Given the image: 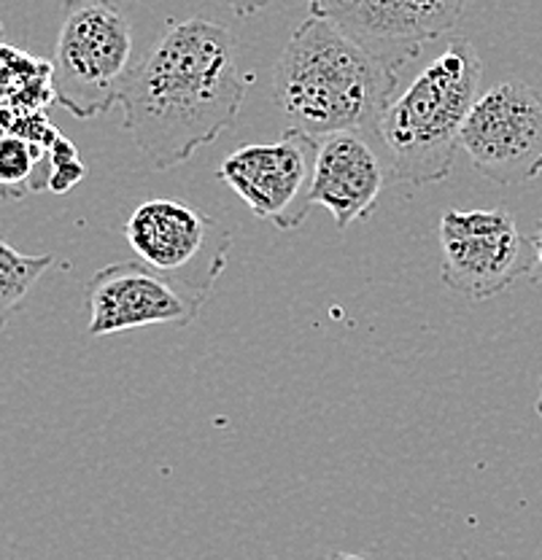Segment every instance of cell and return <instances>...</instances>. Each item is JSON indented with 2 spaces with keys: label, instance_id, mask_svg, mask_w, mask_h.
<instances>
[{
  "label": "cell",
  "instance_id": "cell-1",
  "mask_svg": "<svg viewBox=\"0 0 542 560\" xmlns=\"http://www.w3.org/2000/svg\"><path fill=\"white\" fill-rule=\"evenodd\" d=\"M252 81L227 27L203 16L171 22L122 84V130L151 167L171 171L235 121Z\"/></svg>",
  "mask_w": 542,
  "mask_h": 560
},
{
  "label": "cell",
  "instance_id": "cell-2",
  "mask_svg": "<svg viewBox=\"0 0 542 560\" xmlns=\"http://www.w3.org/2000/svg\"><path fill=\"white\" fill-rule=\"evenodd\" d=\"M394 92L397 70L316 14L295 27L276 68V101L289 130L313 140L348 130L376 136Z\"/></svg>",
  "mask_w": 542,
  "mask_h": 560
},
{
  "label": "cell",
  "instance_id": "cell-3",
  "mask_svg": "<svg viewBox=\"0 0 542 560\" xmlns=\"http://www.w3.org/2000/svg\"><path fill=\"white\" fill-rule=\"evenodd\" d=\"M483 62L470 40L457 38L405 92L392 97L378 121V143L397 184L427 186L451 173L459 132L481 95Z\"/></svg>",
  "mask_w": 542,
  "mask_h": 560
},
{
  "label": "cell",
  "instance_id": "cell-4",
  "mask_svg": "<svg viewBox=\"0 0 542 560\" xmlns=\"http://www.w3.org/2000/svg\"><path fill=\"white\" fill-rule=\"evenodd\" d=\"M49 62L55 103L76 119L108 114L132 70L130 22L114 0H66Z\"/></svg>",
  "mask_w": 542,
  "mask_h": 560
},
{
  "label": "cell",
  "instance_id": "cell-5",
  "mask_svg": "<svg viewBox=\"0 0 542 560\" xmlns=\"http://www.w3.org/2000/svg\"><path fill=\"white\" fill-rule=\"evenodd\" d=\"M532 241L505 208L457 210L440 219V278L453 294L486 302L532 270Z\"/></svg>",
  "mask_w": 542,
  "mask_h": 560
},
{
  "label": "cell",
  "instance_id": "cell-6",
  "mask_svg": "<svg viewBox=\"0 0 542 560\" xmlns=\"http://www.w3.org/2000/svg\"><path fill=\"white\" fill-rule=\"evenodd\" d=\"M125 237L138 261L208 300L227 267L232 237L211 215L176 200H149L132 210Z\"/></svg>",
  "mask_w": 542,
  "mask_h": 560
},
{
  "label": "cell",
  "instance_id": "cell-7",
  "mask_svg": "<svg viewBox=\"0 0 542 560\" xmlns=\"http://www.w3.org/2000/svg\"><path fill=\"white\" fill-rule=\"evenodd\" d=\"M475 171L499 186H521L542 173V92L503 81L477 95L459 132Z\"/></svg>",
  "mask_w": 542,
  "mask_h": 560
},
{
  "label": "cell",
  "instance_id": "cell-8",
  "mask_svg": "<svg viewBox=\"0 0 542 560\" xmlns=\"http://www.w3.org/2000/svg\"><path fill=\"white\" fill-rule=\"evenodd\" d=\"M319 140L287 130L276 143H252L232 151L219 165V180L249 210L278 230H297L311 213L313 165Z\"/></svg>",
  "mask_w": 542,
  "mask_h": 560
},
{
  "label": "cell",
  "instance_id": "cell-9",
  "mask_svg": "<svg viewBox=\"0 0 542 560\" xmlns=\"http://www.w3.org/2000/svg\"><path fill=\"white\" fill-rule=\"evenodd\" d=\"M468 3L470 0H308V9L400 73L429 40L459 25Z\"/></svg>",
  "mask_w": 542,
  "mask_h": 560
},
{
  "label": "cell",
  "instance_id": "cell-10",
  "mask_svg": "<svg viewBox=\"0 0 542 560\" xmlns=\"http://www.w3.org/2000/svg\"><path fill=\"white\" fill-rule=\"evenodd\" d=\"M84 302L90 311V337H106L141 326H189L206 300L143 261H116L87 280Z\"/></svg>",
  "mask_w": 542,
  "mask_h": 560
},
{
  "label": "cell",
  "instance_id": "cell-11",
  "mask_svg": "<svg viewBox=\"0 0 542 560\" xmlns=\"http://www.w3.org/2000/svg\"><path fill=\"white\" fill-rule=\"evenodd\" d=\"M389 180L387 156L372 132L348 130L319 140L311 202L330 210L337 230L370 219Z\"/></svg>",
  "mask_w": 542,
  "mask_h": 560
},
{
  "label": "cell",
  "instance_id": "cell-12",
  "mask_svg": "<svg viewBox=\"0 0 542 560\" xmlns=\"http://www.w3.org/2000/svg\"><path fill=\"white\" fill-rule=\"evenodd\" d=\"M51 103V62L9 44L0 25V110H46Z\"/></svg>",
  "mask_w": 542,
  "mask_h": 560
},
{
  "label": "cell",
  "instance_id": "cell-13",
  "mask_svg": "<svg viewBox=\"0 0 542 560\" xmlns=\"http://www.w3.org/2000/svg\"><path fill=\"white\" fill-rule=\"evenodd\" d=\"M51 151L0 130V200H25L46 191Z\"/></svg>",
  "mask_w": 542,
  "mask_h": 560
},
{
  "label": "cell",
  "instance_id": "cell-14",
  "mask_svg": "<svg viewBox=\"0 0 542 560\" xmlns=\"http://www.w3.org/2000/svg\"><path fill=\"white\" fill-rule=\"evenodd\" d=\"M55 256H31L16 250L14 245L0 235V331L11 320V315L25 305L31 291L44 278L46 270L55 267Z\"/></svg>",
  "mask_w": 542,
  "mask_h": 560
},
{
  "label": "cell",
  "instance_id": "cell-15",
  "mask_svg": "<svg viewBox=\"0 0 542 560\" xmlns=\"http://www.w3.org/2000/svg\"><path fill=\"white\" fill-rule=\"evenodd\" d=\"M51 171H49V184L46 189L55 191V195H68L73 186H79L87 175V165L81 162L79 149L68 138L57 140L55 149H51Z\"/></svg>",
  "mask_w": 542,
  "mask_h": 560
},
{
  "label": "cell",
  "instance_id": "cell-16",
  "mask_svg": "<svg viewBox=\"0 0 542 560\" xmlns=\"http://www.w3.org/2000/svg\"><path fill=\"white\" fill-rule=\"evenodd\" d=\"M529 241H532L534 259H532V270H529L527 278L532 280V283H540L542 285V219L538 221V224H534L532 237H529Z\"/></svg>",
  "mask_w": 542,
  "mask_h": 560
},
{
  "label": "cell",
  "instance_id": "cell-17",
  "mask_svg": "<svg viewBox=\"0 0 542 560\" xmlns=\"http://www.w3.org/2000/svg\"><path fill=\"white\" fill-rule=\"evenodd\" d=\"M224 3L230 5L232 14L241 16V20H246V16L260 14V11L265 9V5L270 3V0H224Z\"/></svg>",
  "mask_w": 542,
  "mask_h": 560
},
{
  "label": "cell",
  "instance_id": "cell-18",
  "mask_svg": "<svg viewBox=\"0 0 542 560\" xmlns=\"http://www.w3.org/2000/svg\"><path fill=\"white\" fill-rule=\"evenodd\" d=\"M330 560H370V558L354 556V552H332Z\"/></svg>",
  "mask_w": 542,
  "mask_h": 560
},
{
  "label": "cell",
  "instance_id": "cell-19",
  "mask_svg": "<svg viewBox=\"0 0 542 560\" xmlns=\"http://www.w3.org/2000/svg\"><path fill=\"white\" fill-rule=\"evenodd\" d=\"M534 412H538V418H540V423H542V381H540V394H538V399H534Z\"/></svg>",
  "mask_w": 542,
  "mask_h": 560
}]
</instances>
